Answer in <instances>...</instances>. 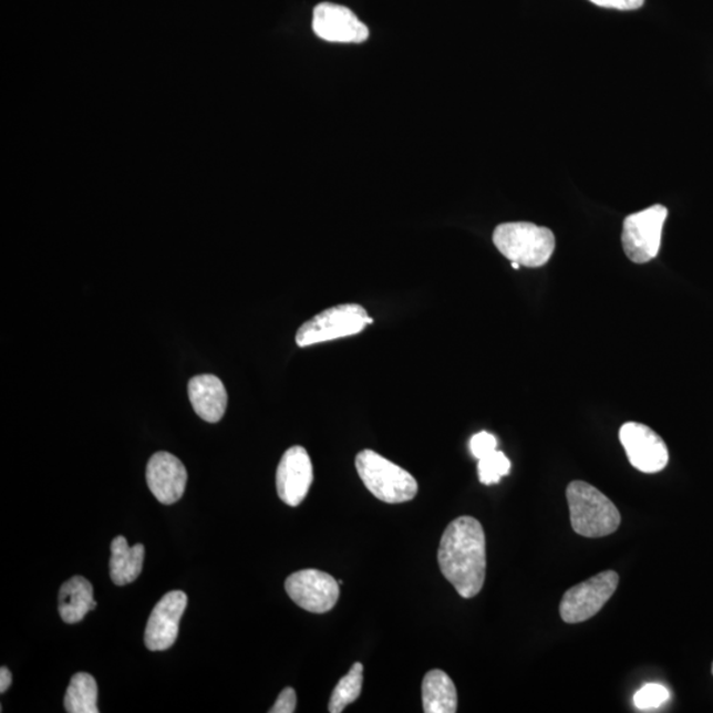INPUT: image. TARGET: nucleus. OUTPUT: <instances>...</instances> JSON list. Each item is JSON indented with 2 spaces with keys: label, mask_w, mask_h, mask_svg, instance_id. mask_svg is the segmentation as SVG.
I'll return each mask as SVG.
<instances>
[{
  "label": "nucleus",
  "mask_w": 713,
  "mask_h": 713,
  "mask_svg": "<svg viewBox=\"0 0 713 713\" xmlns=\"http://www.w3.org/2000/svg\"><path fill=\"white\" fill-rule=\"evenodd\" d=\"M146 478L156 499L164 505H173L184 495L188 473L176 456L168 452H157L149 458Z\"/></svg>",
  "instance_id": "ddd939ff"
},
{
  "label": "nucleus",
  "mask_w": 713,
  "mask_h": 713,
  "mask_svg": "<svg viewBox=\"0 0 713 713\" xmlns=\"http://www.w3.org/2000/svg\"><path fill=\"white\" fill-rule=\"evenodd\" d=\"M493 242L505 258L530 269L545 266L555 250L554 232L531 223L498 225Z\"/></svg>",
  "instance_id": "7ed1b4c3"
},
{
  "label": "nucleus",
  "mask_w": 713,
  "mask_h": 713,
  "mask_svg": "<svg viewBox=\"0 0 713 713\" xmlns=\"http://www.w3.org/2000/svg\"><path fill=\"white\" fill-rule=\"evenodd\" d=\"M712 674H713V663H712Z\"/></svg>",
  "instance_id": "bb28decb"
},
{
  "label": "nucleus",
  "mask_w": 713,
  "mask_h": 713,
  "mask_svg": "<svg viewBox=\"0 0 713 713\" xmlns=\"http://www.w3.org/2000/svg\"><path fill=\"white\" fill-rule=\"evenodd\" d=\"M99 685L91 674L79 673L72 678L65 695V710L70 713H99Z\"/></svg>",
  "instance_id": "a211bd4d"
},
{
  "label": "nucleus",
  "mask_w": 713,
  "mask_h": 713,
  "mask_svg": "<svg viewBox=\"0 0 713 713\" xmlns=\"http://www.w3.org/2000/svg\"><path fill=\"white\" fill-rule=\"evenodd\" d=\"M286 592L294 604L311 613H327L338 604L340 582L319 570H301L288 576Z\"/></svg>",
  "instance_id": "6e6552de"
},
{
  "label": "nucleus",
  "mask_w": 713,
  "mask_h": 713,
  "mask_svg": "<svg viewBox=\"0 0 713 713\" xmlns=\"http://www.w3.org/2000/svg\"><path fill=\"white\" fill-rule=\"evenodd\" d=\"M363 683V666L362 663L356 662L353 664L351 671L345 676L340 679L335 685L331 702H329V712L340 713L344 711L349 704H352L360 698Z\"/></svg>",
  "instance_id": "6ab92c4d"
},
{
  "label": "nucleus",
  "mask_w": 713,
  "mask_h": 713,
  "mask_svg": "<svg viewBox=\"0 0 713 713\" xmlns=\"http://www.w3.org/2000/svg\"><path fill=\"white\" fill-rule=\"evenodd\" d=\"M512 267H513V269H517V270H518V269H519V267H520V265H519V264H517V262H512Z\"/></svg>",
  "instance_id": "a878e982"
},
{
  "label": "nucleus",
  "mask_w": 713,
  "mask_h": 713,
  "mask_svg": "<svg viewBox=\"0 0 713 713\" xmlns=\"http://www.w3.org/2000/svg\"><path fill=\"white\" fill-rule=\"evenodd\" d=\"M297 709V692L293 689L287 688L277 699L276 704L270 710L271 713H293Z\"/></svg>",
  "instance_id": "5701e85b"
},
{
  "label": "nucleus",
  "mask_w": 713,
  "mask_h": 713,
  "mask_svg": "<svg viewBox=\"0 0 713 713\" xmlns=\"http://www.w3.org/2000/svg\"><path fill=\"white\" fill-rule=\"evenodd\" d=\"M95 608L97 601L93 599V586L82 576H74L61 587L59 612L64 622L78 623Z\"/></svg>",
  "instance_id": "2eb2a0df"
},
{
  "label": "nucleus",
  "mask_w": 713,
  "mask_h": 713,
  "mask_svg": "<svg viewBox=\"0 0 713 713\" xmlns=\"http://www.w3.org/2000/svg\"><path fill=\"white\" fill-rule=\"evenodd\" d=\"M313 31L331 43H363L369 38V29L352 10L344 6L320 3L313 11Z\"/></svg>",
  "instance_id": "9b49d317"
},
{
  "label": "nucleus",
  "mask_w": 713,
  "mask_h": 713,
  "mask_svg": "<svg viewBox=\"0 0 713 713\" xmlns=\"http://www.w3.org/2000/svg\"><path fill=\"white\" fill-rule=\"evenodd\" d=\"M188 395L196 414L205 422L217 423L223 420L228 407V393L216 375L204 374L189 381Z\"/></svg>",
  "instance_id": "4468645a"
},
{
  "label": "nucleus",
  "mask_w": 713,
  "mask_h": 713,
  "mask_svg": "<svg viewBox=\"0 0 713 713\" xmlns=\"http://www.w3.org/2000/svg\"><path fill=\"white\" fill-rule=\"evenodd\" d=\"M374 320L360 304H340L322 311L304 322L297 332L300 348L359 334Z\"/></svg>",
  "instance_id": "39448f33"
},
{
  "label": "nucleus",
  "mask_w": 713,
  "mask_h": 713,
  "mask_svg": "<svg viewBox=\"0 0 713 713\" xmlns=\"http://www.w3.org/2000/svg\"><path fill=\"white\" fill-rule=\"evenodd\" d=\"M619 581V574L604 571L568 589L560 602L561 619L567 623L592 619L612 599Z\"/></svg>",
  "instance_id": "0eeeda50"
},
{
  "label": "nucleus",
  "mask_w": 713,
  "mask_h": 713,
  "mask_svg": "<svg viewBox=\"0 0 713 713\" xmlns=\"http://www.w3.org/2000/svg\"><path fill=\"white\" fill-rule=\"evenodd\" d=\"M572 529L586 538L613 534L621 524V514L606 495L585 482H572L567 488Z\"/></svg>",
  "instance_id": "f03ea898"
},
{
  "label": "nucleus",
  "mask_w": 713,
  "mask_h": 713,
  "mask_svg": "<svg viewBox=\"0 0 713 713\" xmlns=\"http://www.w3.org/2000/svg\"><path fill=\"white\" fill-rule=\"evenodd\" d=\"M438 567L458 595L475 598L486 575V540L483 525L473 517H458L445 529L437 552Z\"/></svg>",
  "instance_id": "f257e3e1"
},
{
  "label": "nucleus",
  "mask_w": 713,
  "mask_h": 713,
  "mask_svg": "<svg viewBox=\"0 0 713 713\" xmlns=\"http://www.w3.org/2000/svg\"><path fill=\"white\" fill-rule=\"evenodd\" d=\"M620 442L630 464L643 473H658L666 468L669 450L655 431L642 423L628 422L620 430Z\"/></svg>",
  "instance_id": "1a4fd4ad"
},
{
  "label": "nucleus",
  "mask_w": 713,
  "mask_h": 713,
  "mask_svg": "<svg viewBox=\"0 0 713 713\" xmlns=\"http://www.w3.org/2000/svg\"><path fill=\"white\" fill-rule=\"evenodd\" d=\"M187 604L188 598L183 591H170L157 602L144 633V642L148 650L164 651L175 644Z\"/></svg>",
  "instance_id": "9d476101"
},
{
  "label": "nucleus",
  "mask_w": 713,
  "mask_h": 713,
  "mask_svg": "<svg viewBox=\"0 0 713 713\" xmlns=\"http://www.w3.org/2000/svg\"><path fill=\"white\" fill-rule=\"evenodd\" d=\"M668 215L666 207L653 205L626 218L621 236L622 248L633 264H648L658 256Z\"/></svg>",
  "instance_id": "423d86ee"
},
{
  "label": "nucleus",
  "mask_w": 713,
  "mask_h": 713,
  "mask_svg": "<svg viewBox=\"0 0 713 713\" xmlns=\"http://www.w3.org/2000/svg\"><path fill=\"white\" fill-rule=\"evenodd\" d=\"M313 483V465L306 448L286 451L277 471L279 498L288 506H299L306 499Z\"/></svg>",
  "instance_id": "f8f14e48"
},
{
  "label": "nucleus",
  "mask_w": 713,
  "mask_h": 713,
  "mask_svg": "<svg viewBox=\"0 0 713 713\" xmlns=\"http://www.w3.org/2000/svg\"><path fill=\"white\" fill-rule=\"evenodd\" d=\"M11 683H12L11 671L7 668L0 669V692L4 694V692L9 690Z\"/></svg>",
  "instance_id": "393cba45"
},
{
  "label": "nucleus",
  "mask_w": 713,
  "mask_h": 713,
  "mask_svg": "<svg viewBox=\"0 0 713 713\" xmlns=\"http://www.w3.org/2000/svg\"><path fill=\"white\" fill-rule=\"evenodd\" d=\"M355 468L368 490L386 504L409 503L420 489L407 471L372 450L356 455Z\"/></svg>",
  "instance_id": "20e7f679"
},
{
  "label": "nucleus",
  "mask_w": 713,
  "mask_h": 713,
  "mask_svg": "<svg viewBox=\"0 0 713 713\" xmlns=\"http://www.w3.org/2000/svg\"><path fill=\"white\" fill-rule=\"evenodd\" d=\"M144 546L130 547L125 537H116L112 544L110 578L116 586H126L138 579L143 570Z\"/></svg>",
  "instance_id": "f3484780"
},
{
  "label": "nucleus",
  "mask_w": 713,
  "mask_h": 713,
  "mask_svg": "<svg viewBox=\"0 0 713 713\" xmlns=\"http://www.w3.org/2000/svg\"><path fill=\"white\" fill-rule=\"evenodd\" d=\"M497 437L489 434V432L483 431L478 432L475 436L471 438V452L472 455L482 461L483 457L488 456L492 452L497 450Z\"/></svg>",
  "instance_id": "4be33fe9"
},
{
  "label": "nucleus",
  "mask_w": 713,
  "mask_h": 713,
  "mask_svg": "<svg viewBox=\"0 0 713 713\" xmlns=\"http://www.w3.org/2000/svg\"><path fill=\"white\" fill-rule=\"evenodd\" d=\"M589 2L599 7H604V9L633 11L641 9L644 0H589Z\"/></svg>",
  "instance_id": "b1692460"
},
{
  "label": "nucleus",
  "mask_w": 713,
  "mask_h": 713,
  "mask_svg": "<svg viewBox=\"0 0 713 713\" xmlns=\"http://www.w3.org/2000/svg\"><path fill=\"white\" fill-rule=\"evenodd\" d=\"M423 711L426 713H455L457 691L455 683L442 670H432L423 679Z\"/></svg>",
  "instance_id": "dca6fc26"
},
{
  "label": "nucleus",
  "mask_w": 713,
  "mask_h": 713,
  "mask_svg": "<svg viewBox=\"0 0 713 713\" xmlns=\"http://www.w3.org/2000/svg\"><path fill=\"white\" fill-rule=\"evenodd\" d=\"M512 463L504 452L495 451L478 461V479L484 485L498 484L500 478L509 475Z\"/></svg>",
  "instance_id": "aec40b11"
},
{
  "label": "nucleus",
  "mask_w": 713,
  "mask_h": 713,
  "mask_svg": "<svg viewBox=\"0 0 713 713\" xmlns=\"http://www.w3.org/2000/svg\"><path fill=\"white\" fill-rule=\"evenodd\" d=\"M670 699V692L664 685L661 684H647L636 692L633 702L637 710L653 711L662 707Z\"/></svg>",
  "instance_id": "412c9836"
}]
</instances>
